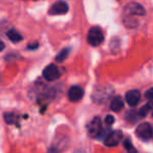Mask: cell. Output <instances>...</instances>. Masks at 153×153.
Wrapping results in <instances>:
<instances>
[{
    "instance_id": "6da1fadb",
    "label": "cell",
    "mask_w": 153,
    "mask_h": 153,
    "mask_svg": "<svg viewBox=\"0 0 153 153\" xmlns=\"http://www.w3.org/2000/svg\"><path fill=\"white\" fill-rule=\"evenodd\" d=\"M145 14H146V11L140 3L131 2L127 4L124 10L125 25L128 27H134L135 25H137V22L135 21V17H142V16H145Z\"/></svg>"
},
{
    "instance_id": "7a4b0ae2",
    "label": "cell",
    "mask_w": 153,
    "mask_h": 153,
    "mask_svg": "<svg viewBox=\"0 0 153 153\" xmlns=\"http://www.w3.org/2000/svg\"><path fill=\"white\" fill-rule=\"evenodd\" d=\"M87 41L91 46H99L104 41V34L98 26H94L89 30L87 35Z\"/></svg>"
},
{
    "instance_id": "3957f363",
    "label": "cell",
    "mask_w": 153,
    "mask_h": 153,
    "mask_svg": "<svg viewBox=\"0 0 153 153\" xmlns=\"http://www.w3.org/2000/svg\"><path fill=\"white\" fill-rule=\"evenodd\" d=\"M87 133L92 138H98L103 133L102 121L99 117H94L87 125Z\"/></svg>"
},
{
    "instance_id": "277c9868",
    "label": "cell",
    "mask_w": 153,
    "mask_h": 153,
    "mask_svg": "<svg viewBox=\"0 0 153 153\" xmlns=\"http://www.w3.org/2000/svg\"><path fill=\"white\" fill-rule=\"evenodd\" d=\"M136 134L138 137H140L142 140H148L152 137L153 135V129L152 126L149 123H143L136 128Z\"/></svg>"
},
{
    "instance_id": "5b68a950",
    "label": "cell",
    "mask_w": 153,
    "mask_h": 153,
    "mask_svg": "<svg viewBox=\"0 0 153 153\" xmlns=\"http://www.w3.org/2000/svg\"><path fill=\"white\" fill-rule=\"evenodd\" d=\"M122 137H123V132L121 130H114L106 136V138L104 140V144L107 147H115L122 140Z\"/></svg>"
},
{
    "instance_id": "8992f818",
    "label": "cell",
    "mask_w": 153,
    "mask_h": 153,
    "mask_svg": "<svg viewBox=\"0 0 153 153\" xmlns=\"http://www.w3.org/2000/svg\"><path fill=\"white\" fill-rule=\"evenodd\" d=\"M60 76H61V74H60L59 68L55 64H51V65L46 66L43 70V76L47 81H55V80L59 79Z\"/></svg>"
},
{
    "instance_id": "52a82bcc",
    "label": "cell",
    "mask_w": 153,
    "mask_h": 153,
    "mask_svg": "<svg viewBox=\"0 0 153 153\" xmlns=\"http://www.w3.org/2000/svg\"><path fill=\"white\" fill-rule=\"evenodd\" d=\"M68 12V4L63 1V0H59L57 2H55L51 7L48 11L49 15H64Z\"/></svg>"
},
{
    "instance_id": "ba28073f",
    "label": "cell",
    "mask_w": 153,
    "mask_h": 153,
    "mask_svg": "<svg viewBox=\"0 0 153 153\" xmlns=\"http://www.w3.org/2000/svg\"><path fill=\"white\" fill-rule=\"evenodd\" d=\"M112 90L108 89V88H98L96 91L92 94V100L97 103H103L110 97Z\"/></svg>"
},
{
    "instance_id": "9c48e42d",
    "label": "cell",
    "mask_w": 153,
    "mask_h": 153,
    "mask_svg": "<svg viewBox=\"0 0 153 153\" xmlns=\"http://www.w3.org/2000/svg\"><path fill=\"white\" fill-rule=\"evenodd\" d=\"M84 97V90L80 86H72L68 90V99L71 102H79Z\"/></svg>"
},
{
    "instance_id": "30bf717a",
    "label": "cell",
    "mask_w": 153,
    "mask_h": 153,
    "mask_svg": "<svg viewBox=\"0 0 153 153\" xmlns=\"http://www.w3.org/2000/svg\"><path fill=\"white\" fill-rule=\"evenodd\" d=\"M126 102L128 105H130L131 107H134L140 103V92L138 90H129L126 94Z\"/></svg>"
},
{
    "instance_id": "8fae6325",
    "label": "cell",
    "mask_w": 153,
    "mask_h": 153,
    "mask_svg": "<svg viewBox=\"0 0 153 153\" xmlns=\"http://www.w3.org/2000/svg\"><path fill=\"white\" fill-rule=\"evenodd\" d=\"M123 108H124L123 99H122L120 96L114 97L110 103V109L112 111H117V112H119V111H121Z\"/></svg>"
},
{
    "instance_id": "7c38bea8",
    "label": "cell",
    "mask_w": 153,
    "mask_h": 153,
    "mask_svg": "<svg viewBox=\"0 0 153 153\" xmlns=\"http://www.w3.org/2000/svg\"><path fill=\"white\" fill-rule=\"evenodd\" d=\"M7 38H9L10 40H11L12 42H14V43L20 42V41H22V39H23L21 35H20L18 32H16L15 30H9V32L7 33Z\"/></svg>"
},
{
    "instance_id": "4fadbf2b",
    "label": "cell",
    "mask_w": 153,
    "mask_h": 153,
    "mask_svg": "<svg viewBox=\"0 0 153 153\" xmlns=\"http://www.w3.org/2000/svg\"><path fill=\"white\" fill-rule=\"evenodd\" d=\"M152 108H153V102H152V100H151L150 102H148L147 104H145L144 106L140 109L138 114H140V117H146V115L148 114V112H150V111L152 110Z\"/></svg>"
},
{
    "instance_id": "5bb4252c",
    "label": "cell",
    "mask_w": 153,
    "mask_h": 153,
    "mask_svg": "<svg viewBox=\"0 0 153 153\" xmlns=\"http://www.w3.org/2000/svg\"><path fill=\"white\" fill-rule=\"evenodd\" d=\"M68 53H69V48H64V49H62V51H60V53H58L57 56H56V61L60 62V63L64 62L66 60V58L68 57Z\"/></svg>"
},
{
    "instance_id": "9a60e30c",
    "label": "cell",
    "mask_w": 153,
    "mask_h": 153,
    "mask_svg": "<svg viewBox=\"0 0 153 153\" xmlns=\"http://www.w3.org/2000/svg\"><path fill=\"white\" fill-rule=\"evenodd\" d=\"M124 147H125V149L127 150L128 153H137V150L132 146L131 140H130L129 138H126V140H124Z\"/></svg>"
},
{
    "instance_id": "2e32d148",
    "label": "cell",
    "mask_w": 153,
    "mask_h": 153,
    "mask_svg": "<svg viewBox=\"0 0 153 153\" xmlns=\"http://www.w3.org/2000/svg\"><path fill=\"white\" fill-rule=\"evenodd\" d=\"M17 119H18L17 115L13 112H7L4 114V120L7 124H15Z\"/></svg>"
},
{
    "instance_id": "e0dca14e",
    "label": "cell",
    "mask_w": 153,
    "mask_h": 153,
    "mask_svg": "<svg viewBox=\"0 0 153 153\" xmlns=\"http://www.w3.org/2000/svg\"><path fill=\"white\" fill-rule=\"evenodd\" d=\"M105 123H106V125H108V126L112 125V124L114 123V117L111 114H108L106 117H105Z\"/></svg>"
},
{
    "instance_id": "ac0fdd59",
    "label": "cell",
    "mask_w": 153,
    "mask_h": 153,
    "mask_svg": "<svg viewBox=\"0 0 153 153\" xmlns=\"http://www.w3.org/2000/svg\"><path fill=\"white\" fill-rule=\"evenodd\" d=\"M145 97H146L147 99H149V100H153V87L148 89L145 92Z\"/></svg>"
},
{
    "instance_id": "d6986e66",
    "label": "cell",
    "mask_w": 153,
    "mask_h": 153,
    "mask_svg": "<svg viewBox=\"0 0 153 153\" xmlns=\"http://www.w3.org/2000/svg\"><path fill=\"white\" fill-rule=\"evenodd\" d=\"M37 47H38V43H32V44H30L27 46V48L28 49H35V48H37Z\"/></svg>"
},
{
    "instance_id": "ffe728a7",
    "label": "cell",
    "mask_w": 153,
    "mask_h": 153,
    "mask_svg": "<svg viewBox=\"0 0 153 153\" xmlns=\"http://www.w3.org/2000/svg\"><path fill=\"white\" fill-rule=\"evenodd\" d=\"M3 49H4V43H3L2 41L0 40V51H3Z\"/></svg>"
}]
</instances>
